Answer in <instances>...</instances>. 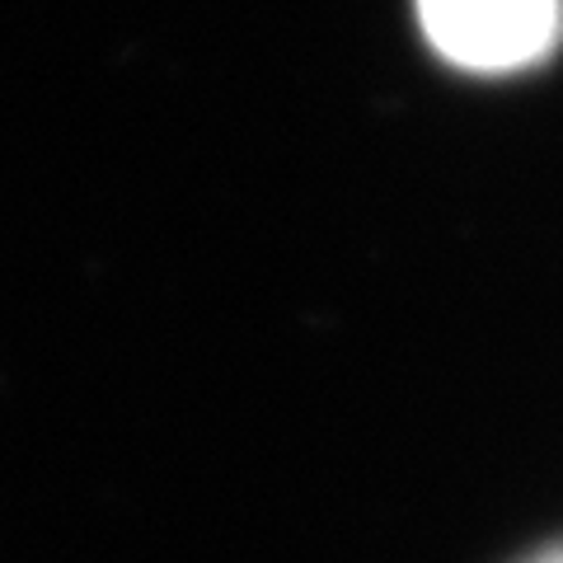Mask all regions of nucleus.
<instances>
[{
  "label": "nucleus",
  "mask_w": 563,
  "mask_h": 563,
  "mask_svg": "<svg viewBox=\"0 0 563 563\" xmlns=\"http://www.w3.org/2000/svg\"><path fill=\"white\" fill-rule=\"evenodd\" d=\"M422 29L451 62L507 70L554 43L559 0H418Z\"/></svg>",
  "instance_id": "nucleus-1"
},
{
  "label": "nucleus",
  "mask_w": 563,
  "mask_h": 563,
  "mask_svg": "<svg viewBox=\"0 0 563 563\" xmlns=\"http://www.w3.org/2000/svg\"><path fill=\"white\" fill-rule=\"evenodd\" d=\"M536 563H563V550H554V554H544V559H536Z\"/></svg>",
  "instance_id": "nucleus-2"
}]
</instances>
